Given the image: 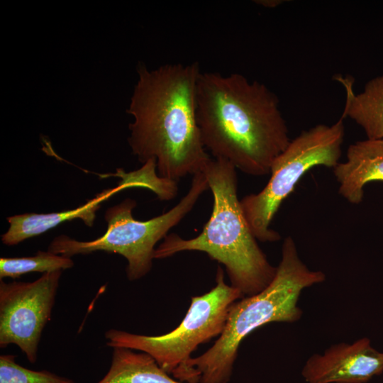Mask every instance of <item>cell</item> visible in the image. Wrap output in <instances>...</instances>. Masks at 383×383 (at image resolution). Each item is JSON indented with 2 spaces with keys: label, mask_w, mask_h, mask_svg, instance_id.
Returning <instances> with one entry per match:
<instances>
[{
  "label": "cell",
  "mask_w": 383,
  "mask_h": 383,
  "mask_svg": "<svg viewBox=\"0 0 383 383\" xmlns=\"http://www.w3.org/2000/svg\"><path fill=\"white\" fill-rule=\"evenodd\" d=\"M333 174L338 193L352 204L364 198V188L371 182H383V139H366L350 144L346 160L340 162Z\"/></svg>",
  "instance_id": "obj_11"
},
{
  "label": "cell",
  "mask_w": 383,
  "mask_h": 383,
  "mask_svg": "<svg viewBox=\"0 0 383 383\" xmlns=\"http://www.w3.org/2000/svg\"><path fill=\"white\" fill-rule=\"evenodd\" d=\"M325 280L322 271L310 270L301 260L294 239L286 237L272 282L258 294L235 301L213 345L191 357L174 377L187 383H228L242 340L265 324L299 320L302 311L298 301L302 291Z\"/></svg>",
  "instance_id": "obj_4"
},
{
  "label": "cell",
  "mask_w": 383,
  "mask_h": 383,
  "mask_svg": "<svg viewBox=\"0 0 383 383\" xmlns=\"http://www.w3.org/2000/svg\"><path fill=\"white\" fill-rule=\"evenodd\" d=\"M74 262L71 257L52 253L50 251H38L30 257H1L0 279L5 277L18 278L29 272L43 274L72 267Z\"/></svg>",
  "instance_id": "obj_14"
},
{
  "label": "cell",
  "mask_w": 383,
  "mask_h": 383,
  "mask_svg": "<svg viewBox=\"0 0 383 383\" xmlns=\"http://www.w3.org/2000/svg\"><path fill=\"white\" fill-rule=\"evenodd\" d=\"M201 172L213 198L209 221L195 238L165 236L154 258L182 251L206 252L225 266L231 286L244 297L257 294L272 282L277 267L269 262L246 221L238 196L236 168L223 158H211Z\"/></svg>",
  "instance_id": "obj_3"
},
{
  "label": "cell",
  "mask_w": 383,
  "mask_h": 383,
  "mask_svg": "<svg viewBox=\"0 0 383 383\" xmlns=\"http://www.w3.org/2000/svg\"><path fill=\"white\" fill-rule=\"evenodd\" d=\"M16 356H0V383H74L48 371H33L15 361Z\"/></svg>",
  "instance_id": "obj_15"
},
{
  "label": "cell",
  "mask_w": 383,
  "mask_h": 383,
  "mask_svg": "<svg viewBox=\"0 0 383 383\" xmlns=\"http://www.w3.org/2000/svg\"><path fill=\"white\" fill-rule=\"evenodd\" d=\"M121 182L118 186L103 190L84 204L67 211L48 213H26L7 218L9 228L1 235V241L6 245H17L23 240L39 235L60 223L74 219H81L85 225L92 226L96 212L103 201L113 194L131 187H148V181L143 173L137 170L126 173L119 169Z\"/></svg>",
  "instance_id": "obj_10"
},
{
  "label": "cell",
  "mask_w": 383,
  "mask_h": 383,
  "mask_svg": "<svg viewBox=\"0 0 383 383\" xmlns=\"http://www.w3.org/2000/svg\"><path fill=\"white\" fill-rule=\"evenodd\" d=\"M61 270L33 282H0V346L16 345L35 362L42 331L49 321Z\"/></svg>",
  "instance_id": "obj_8"
},
{
  "label": "cell",
  "mask_w": 383,
  "mask_h": 383,
  "mask_svg": "<svg viewBox=\"0 0 383 383\" xmlns=\"http://www.w3.org/2000/svg\"><path fill=\"white\" fill-rule=\"evenodd\" d=\"M382 372L383 352L363 338L312 355L303 366L301 376L306 383H366Z\"/></svg>",
  "instance_id": "obj_9"
},
{
  "label": "cell",
  "mask_w": 383,
  "mask_h": 383,
  "mask_svg": "<svg viewBox=\"0 0 383 383\" xmlns=\"http://www.w3.org/2000/svg\"><path fill=\"white\" fill-rule=\"evenodd\" d=\"M255 2H258L257 4H259L260 5H262L264 6L267 7H275L278 6L279 4H282L283 1H279V0H269V1H256Z\"/></svg>",
  "instance_id": "obj_16"
},
{
  "label": "cell",
  "mask_w": 383,
  "mask_h": 383,
  "mask_svg": "<svg viewBox=\"0 0 383 383\" xmlns=\"http://www.w3.org/2000/svg\"><path fill=\"white\" fill-rule=\"evenodd\" d=\"M98 383H180L169 376L148 353L114 348L111 367Z\"/></svg>",
  "instance_id": "obj_13"
},
{
  "label": "cell",
  "mask_w": 383,
  "mask_h": 383,
  "mask_svg": "<svg viewBox=\"0 0 383 383\" xmlns=\"http://www.w3.org/2000/svg\"><path fill=\"white\" fill-rule=\"evenodd\" d=\"M216 282L209 292L192 297L186 316L172 331L145 335L112 328L105 333L106 345L148 353L164 371L173 375L200 344L221 335L231 306L244 297L240 290L226 283L221 266L217 268Z\"/></svg>",
  "instance_id": "obj_7"
},
{
  "label": "cell",
  "mask_w": 383,
  "mask_h": 383,
  "mask_svg": "<svg viewBox=\"0 0 383 383\" xmlns=\"http://www.w3.org/2000/svg\"><path fill=\"white\" fill-rule=\"evenodd\" d=\"M196 119L213 158L226 160L249 175L270 174L291 140L276 94L238 73L201 72Z\"/></svg>",
  "instance_id": "obj_2"
},
{
  "label": "cell",
  "mask_w": 383,
  "mask_h": 383,
  "mask_svg": "<svg viewBox=\"0 0 383 383\" xmlns=\"http://www.w3.org/2000/svg\"><path fill=\"white\" fill-rule=\"evenodd\" d=\"M127 112L133 121L128 138L133 153L145 164L155 160L159 177L177 182L203 170L211 159L196 119L197 62L137 69Z\"/></svg>",
  "instance_id": "obj_1"
},
{
  "label": "cell",
  "mask_w": 383,
  "mask_h": 383,
  "mask_svg": "<svg viewBox=\"0 0 383 383\" xmlns=\"http://www.w3.org/2000/svg\"><path fill=\"white\" fill-rule=\"evenodd\" d=\"M340 118L333 124H318L292 139L273 162L270 178L258 193L244 196L241 207L257 240L276 242L279 233L270 228L282 202L291 194L301 177L311 169L334 168L342 155L345 128Z\"/></svg>",
  "instance_id": "obj_6"
},
{
  "label": "cell",
  "mask_w": 383,
  "mask_h": 383,
  "mask_svg": "<svg viewBox=\"0 0 383 383\" xmlns=\"http://www.w3.org/2000/svg\"><path fill=\"white\" fill-rule=\"evenodd\" d=\"M209 188L202 172L193 175L190 188L186 195L170 210L147 221H139L133 216L136 201L126 199L109 208L104 215L107 230L99 238L91 241H79L67 235L55 238L48 250L71 257L75 255L105 251L119 254L127 262L126 274L133 281L146 275L151 270L158 241L167 235L193 209L199 198Z\"/></svg>",
  "instance_id": "obj_5"
},
{
  "label": "cell",
  "mask_w": 383,
  "mask_h": 383,
  "mask_svg": "<svg viewBox=\"0 0 383 383\" xmlns=\"http://www.w3.org/2000/svg\"><path fill=\"white\" fill-rule=\"evenodd\" d=\"M346 91L343 113L359 125L367 139H383V73L369 80L355 94L351 77L335 76Z\"/></svg>",
  "instance_id": "obj_12"
}]
</instances>
